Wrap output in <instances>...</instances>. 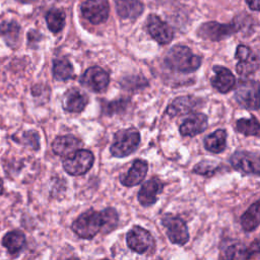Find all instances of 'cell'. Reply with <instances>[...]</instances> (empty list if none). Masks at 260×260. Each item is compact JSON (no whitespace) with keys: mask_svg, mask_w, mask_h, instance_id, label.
Returning a JSON list of instances; mask_svg holds the SVG:
<instances>
[{"mask_svg":"<svg viewBox=\"0 0 260 260\" xmlns=\"http://www.w3.org/2000/svg\"><path fill=\"white\" fill-rule=\"evenodd\" d=\"M202 59L195 55L188 47L176 45L167 53L165 64L173 71L180 73H192L201 65Z\"/></svg>","mask_w":260,"mask_h":260,"instance_id":"6da1fadb","label":"cell"},{"mask_svg":"<svg viewBox=\"0 0 260 260\" xmlns=\"http://www.w3.org/2000/svg\"><path fill=\"white\" fill-rule=\"evenodd\" d=\"M104 223L103 212L89 209L72 222L71 229L81 239H92L99 232H102Z\"/></svg>","mask_w":260,"mask_h":260,"instance_id":"7a4b0ae2","label":"cell"},{"mask_svg":"<svg viewBox=\"0 0 260 260\" xmlns=\"http://www.w3.org/2000/svg\"><path fill=\"white\" fill-rule=\"evenodd\" d=\"M140 143V134L135 129L119 130L114 135L113 143L110 147L112 155L125 157L133 153Z\"/></svg>","mask_w":260,"mask_h":260,"instance_id":"3957f363","label":"cell"},{"mask_svg":"<svg viewBox=\"0 0 260 260\" xmlns=\"http://www.w3.org/2000/svg\"><path fill=\"white\" fill-rule=\"evenodd\" d=\"M94 161V156L87 149H77L66 156L63 168L71 176H81L87 173Z\"/></svg>","mask_w":260,"mask_h":260,"instance_id":"277c9868","label":"cell"},{"mask_svg":"<svg viewBox=\"0 0 260 260\" xmlns=\"http://www.w3.org/2000/svg\"><path fill=\"white\" fill-rule=\"evenodd\" d=\"M161 224L166 228L168 238L173 244L183 246L189 241L188 228L180 216L166 213L161 217Z\"/></svg>","mask_w":260,"mask_h":260,"instance_id":"5b68a950","label":"cell"},{"mask_svg":"<svg viewBox=\"0 0 260 260\" xmlns=\"http://www.w3.org/2000/svg\"><path fill=\"white\" fill-rule=\"evenodd\" d=\"M237 103L248 110L259 108V83L256 80H241L235 92Z\"/></svg>","mask_w":260,"mask_h":260,"instance_id":"8992f818","label":"cell"},{"mask_svg":"<svg viewBox=\"0 0 260 260\" xmlns=\"http://www.w3.org/2000/svg\"><path fill=\"white\" fill-rule=\"evenodd\" d=\"M126 243L130 250L138 254H145L154 246L151 234L138 225L133 226L126 235Z\"/></svg>","mask_w":260,"mask_h":260,"instance_id":"52a82bcc","label":"cell"},{"mask_svg":"<svg viewBox=\"0 0 260 260\" xmlns=\"http://www.w3.org/2000/svg\"><path fill=\"white\" fill-rule=\"evenodd\" d=\"M240 28V25L236 22L229 24L218 23L215 21L205 22L198 28V36L204 40L208 41H220L233 34H235Z\"/></svg>","mask_w":260,"mask_h":260,"instance_id":"ba28073f","label":"cell"},{"mask_svg":"<svg viewBox=\"0 0 260 260\" xmlns=\"http://www.w3.org/2000/svg\"><path fill=\"white\" fill-rule=\"evenodd\" d=\"M80 84L93 92H103L107 89L110 76L109 73L100 66H91L85 70L79 80Z\"/></svg>","mask_w":260,"mask_h":260,"instance_id":"9c48e42d","label":"cell"},{"mask_svg":"<svg viewBox=\"0 0 260 260\" xmlns=\"http://www.w3.org/2000/svg\"><path fill=\"white\" fill-rule=\"evenodd\" d=\"M232 167L243 174L258 175L260 171V160L258 153L249 151H236L230 158Z\"/></svg>","mask_w":260,"mask_h":260,"instance_id":"30bf717a","label":"cell"},{"mask_svg":"<svg viewBox=\"0 0 260 260\" xmlns=\"http://www.w3.org/2000/svg\"><path fill=\"white\" fill-rule=\"evenodd\" d=\"M82 16L93 24H99L107 20L110 6L107 0H86L81 6Z\"/></svg>","mask_w":260,"mask_h":260,"instance_id":"8fae6325","label":"cell"},{"mask_svg":"<svg viewBox=\"0 0 260 260\" xmlns=\"http://www.w3.org/2000/svg\"><path fill=\"white\" fill-rule=\"evenodd\" d=\"M235 56L239 61L236 66V71L241 76H249L257 71L259 67V59L249 47L239 45Z\"/></svg>","mask_w":260,"mask_h":260,"instance_id":"7c38bea8","label":"cell"},{"mask_svg":"<svg viewBox=\"0 0 260 260\" xmlns=\"http://www.w3.org/2000/svg\"><path fill=\"white\" fill-rule=\"evenodd\" d=\"M147 29L152 39L160 45H167L173 40L174 31L172 27L156 15H149L147 19Z\"/></svg>","mask_w":260,"mask_h":260,"instance_id":"4fadbf2b","label":"cell"},{"mask_svg":"<svg viewBox=\"0 0 260 260\" xmlns=\"http://www.w3.org/2000/svg\"><path fill=\"white\" fill-rule=\"evenodd\" d=\"M203 101L192 95H183L176 98L168 107L167 114L171 117L184 115L200 108Z\"/></svg>","mask_w":260,"mask_h":260,"instance_id":"5bb4252c","label":"cell"},{"mask_svg":"<svg viewBox=\"0 0 260 260\" xmlns=\"http://www.w3.org/2000/svg\"><path fill=\"white\" fill-rule=\"evenodd\" d=\"M164 184L157 178L153 177L146 181L140 188L137 199L142 206H150L154 204L157 200V196L162 191Z\"/></svg>","mask_w":260,"mask_h":260,"instance_id":"9a60e30c","label":"cell"},{"mask_svg":"<svg viewBox=\"0 0 260 260\" xmlns=\"http://www.w3.org/2000/svg\"><path fill=\"white\" fill-rule=\"evenodd\" d=\"M208 125V118L205 114L195 113L188 117L180 126L179 131L182 136L193 137L202 133Z\"/></svg>","mask_w":260,"mask_h":260,"instance_id":"2e32d148","label":"cell"},{"mask_svg":"<svg viewBox=\"0 0 260 260\" xmlns=\"http://www.w3.org/2000/svg\"><path fill=\"white\" fill-rule=\"evenodd\" d=\"M214 76L210 79L211 85L219 92L226 93L236 85V77L233 72L222 66L213 67Z\"/></svg>","mask_w":260,"mask_h":260,"instance_id":"e0dca14e","label":"cell"},{"mask_svg":"<svg viewBox=\"0 0 260 260\" xmlns=\"http://www.w3.org/2000/svg\"><path fill=\"white\" fill-rule=\"evenodd\" d=\"M88 103L87 95L77 88H69L62 99V106L66 112L80 113Z\"/></svg>","mask_w":260,"mask_h":260,"instance_id":"ac0fdd59","label":"cell"},{"mask_svg":"<svg viewBox=\"0 0 260 260\" xmlns=\"http://www.w3.org/2000/svg\"><path fill=\"white\" fill-rule=\"evenodd\" d=\"M148 165L144 159H135L127 172V174L120 177V182L126 187H133L143 181L147 174Z\"/></svg>","mask_w":260,"mask_h":260,"instance_id":"d6986e66","label":"cell"},{"mask_svg":"<svg viewBox=\"0 0 260 260\" xmlns=\"http://www.w3.org/2000/svg\"><path fill=\"white\" fill-rule=\"evenodd\" d=\"M82 141L73 135L58 136L52 142V149L55 154L60 156H67L75 150L79 149Z\"/></svg>","mask_w":260,"mask_h":260,"instance_id":"ffe728a7","label":"cell"},{"mask_svg":"<svg viewBox=\"0 0 260 260\" xmlns=\"http://www.w3.org/2000/svg\"><path fill=\"white\" fill-rule=\"evenodd\" d=\"M254 254H259V242L256 239L251 246L247 247L243 244H234L225 249L224 257L228 259H250Z\"/></svg>","mask_w":260,"mask_h":260,"instance_id":"44dd1931","label":"cell"},{"mask_svg":"<svg viewBox=\"0 0 260 260\" xmlns=\"http://www.w3.org/2000/svg\"><path fill=\"white\" fill-rule=\"evenodd\" d=\"M116 9L120 17L135 19L142 13L143 5L138 0H117Z\"/></svg>","mask_w":260,"mask_h":260,"instance_id":"7402d4cb","label":"cell"},{"mask_svg":"<svg viewBox=\"0 0 260 260\" xmlns=\"http://www.w3.org/2000/svg\"><path fill=\"white\" fill-rule=\"evenodd\" d=\"M204 147L212 153H220L226 147V131L217 129L204 139Z\"/></svg>","mask_w":260,"mask_h":260,"instance_id":"603a6c76","label":"cell"},{"mask_svg":"<svg viewBox=\"0 0 260 260\" xmlns=\"http://www.w3.org/2000/svg\"><path fill=\"white\" fill-rule=\"evenodd\" d=\"M260 202L255 201L241 216V225L245 232L256 230L260 221Z\"/></svg>","mask_w":260,"mask_h":260,"instance_id":"cb8c5ba5","label":"cell"},{"mask_svg":"<svg viewBox=\"0 0 260 260\" xmlns=\"http://www.w3.org/2000/svg\"><path fill=\"white\" fill-rule=\"evenodd\" d=\"M25 244V236L20 231L8 232L2 239V245L9 253L15 254L19 252Z\"/></svg>","mask_w":260,"mask_h":260,"instance_id":"d4e9b609","label":"cell"},{"mask_svg":"<svg viewBox=\"0 0 260 260\" xmlns=\"http://www.w3.org/2000/svg\"><path fill=\"white\" fill-rule=\"evenodd\" d=\"M53 76L59 81H66L74 78V70L66 58L56 59L53 62Z\"/></svg>","mask_w":260,"mask_h":260,"instance_id":"484cf974","label":"cell"},{"mask_svg":"<svg viewBox=\"0 0 260 260\" xmlns=\"http://www.w3.org/2000/svg\"><path fill=\"white\" fill-rule=\"evenodd\" d=\"M236 128L238 132L246 136H259V122L254 116H251L250 118L239 119L236 123Z\"/></svg>","mask_w":260,"mask_h":260,"instance_id":"4316f807","label":"cell"},{"mask_svg":"<svg viewBox=\"0 0 260 260\" xmlns=\"http://www.w3.org/2000/svg\"><path fill=\"white\" fill-rule=\"evenodd\" d=\"M19 31H20V27L14 21L3 22L0 25V35L3 37L6 44L10 47H14L17 44L18 38H19Z\"/></svg>","mask_w":260,"mask_h":260,"instance_id":"83f0119b","label":"cell"},{"mask_svg":"<svg viewBox=\"0 0 260 260\" xmlns=\"http://www.w3.org/2000/svg\"><path fill=\"white\" fill-rule=\"evenodd\" d=\"M46 21L52 32H59L65 24V14L59 9H51L46 15Z\"/></svg>","mask_w":260,"mask_h":260,"instance_id":"f1b7e54d","label":"cell"},{"mask_svg":"<svg viewBox=\"0 0 260 260\" xmlns=\"http://www.w3.org/2000/svg\"><path fill=\"white\" fill-rule=\"evenodd\" d=\"M131 104V101L127 98L124 99H119L114 102H109L103 104V113L107 116H112L116 114H122L126 112V110L129 108Z\"/></svg>","mask_w":260,"mask_h":260,"instance_id":"f546056e","label":"cell"},{"mask_svg":"<svg viewBox=\"0 0 260 260\" xmlns=\"http://www.w3.org/2000/svg\"><path fill=\"white\" fill-rule=\"evenodd\" d=\"M120 85L129 91H135L142 89L148 85L147 79L141 75H129L121 79Z\"/></svg>","mask_w":260,"mask_h":260,"instance_id":"4dcf8cb0","label":"cell"},{"mask_svg":"<svg viewBox=\"0 0 260 260\" xmlns=\"http://www.w3.org/2000/svg\"><path fill=\"white\" fill-rule=\"evenodd\" d=\"M102 212H103V216H104V220H105L102 233L109 234L117 228L118 222H119V215H118L117 211L112 207H108V208L102 210Z\"/></svg>","mask_w":260,"mask_h":260,"instance_id":"1f68e13d","label":"cell"},{"mask_svg":"<svg viewBox=\"0 0 260 260\" xmlns=\"http://www.w3.org/2000/svg\"><path fill=\"white\" fill-rule=\"evenodd\" d=\"M218 170H219V166L213 164V161H208V160L200 161L193 168V172L195 174L206 176V177H210L214 175Z\"/></svg>","mask_w":260,"mask_h":260,"instance_id":"d6a6232c","label":"cell"},{"mask_svg":"<svg viewBox=\"0 0 260 260\" xmlns=\"http://www.w3.org/2000/svg\"><path fill=\"white\" fill-rule=\"evenodd\" d=\"M247 4L252 10L259 11V0H247Z\"/></svg>","mask_w":260,"mask_h":260,"instance_id":"836d02e7","label":"cell"},{"mask_svg":"<svg viewBox=\"0 0 260 260\" xmlns=\"http://www.w3.org/2000/svg\"><path fill=\"white\" fill-rule=\"evenodd\" d=\"M3 192V181L0 179V195L2 194Z\"/></svg>","mask_w":260,"mask_h":260,"instance_id":"e575fe53","label":"cell"},{"mask_svg":"<svg viewBox=\"0 0 260 260\" xmlns=\"http://www.w3.org/2000/svg\"><path fill=\"white\" fill-rule=\"evenodd\" d=\"M18 1H20V2H22V3H28V2H32V1H35V0H18Z\"/></svg>","mask_w":260,"mask_h":260,"instance_id":"d590c367","label":"cell"}]
</instances>
